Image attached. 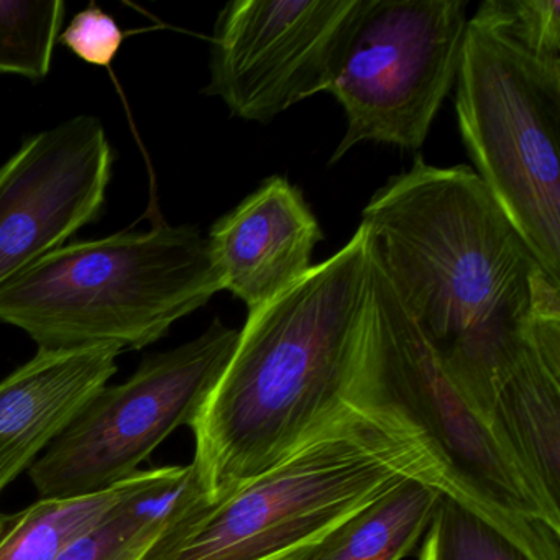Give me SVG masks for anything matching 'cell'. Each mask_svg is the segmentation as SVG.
Listing matches in <instances>:
<instances>
[{
	"mask_svg": "<svg viewBox=\"0 0 560 560\" xmlns=\"http://www.w3.org/2000/svg\"><path fill=\"white\" fill-rule=\"evenodd\" d=\"M222 291L192 225L73 242L0 288V323L38 350H140Z\"/></svg>",
	"mask_w": 560,
	"mask_h": 560,
	"instance_id": "obj_5",
	"label": "cell"
},
{
	"mask_svg": "<svg viewBox=\"0 0 560 560\" xmlns=\"http://www.w3.org/2000/svg\"><path fill=\"white\" fill-rule=\"evenodd\" d=\"M12 514L0 513V537L8 529L9 524H11Z\"/></svg>",
	"mask_w": 560,
	"mask_h": 560,
	"instance_id": "obj_22",
	"label": "cell"
},
{
	"mask_svg": "<svg viewBox=\"0 0 560 560\" xmlns=\"http://www.w3.org/2000/svg\"><path fill=\"white\" fill-rule=\"evenodd\" d=\"M65 12L61 0H0V74L44 81Z\"/></svg>",
	"mask_w": 560,
	"mask_h": 560,
	"instance_id": "obj_17",
	"label": "cell"
},
{
	"mask_svg": "<svg viewBox=\"0 0 560 560\" xmlns=\"http://www.w3.org/2000/svg\"><path fill=\"white\" fill-rule=\"evenodd\" d=\"M113 163L101 120L78 116L0 166V288L100 218Z\"/></svg>",
	"mask_w": 560,
	"mask_h": 560,
	"instance_id": "obj_10",
	"label": "cell"
},
{
	"mask_svg": "<svg viewBox=\"0 0 560 560\" xmlns=\"http://www.w3.org/2000/svg\"><path fill=\"white\" fill-rule=\"evenodd\" d=\"M442 491L406 478L337 527L307 560H402L421 547Z\"/></svg>",
	"mask_w": 560,
	"mask_h": 560,
	"instance_id": "obj_14",
	"label": "cell"
},
{
	"mask_svg": "<svg viewBox=\"0 0 560 560\" xmlns=\"http://www.w3.org/2000/svg\"><path fill=\"white\" fill-rule=\"evenodd\" d=\"M434 467L396 419L347 405L280 464L218 501H185L142 560H307L353 514Z\"/></svg>",
	"mask_w": 560,
	"mask_h": 560,
	"instance_id": "obj_3",
	"label": "cell"
},
{
	"mask_svg": "<svg viewBox=\"0 0 560 560\" xmlns=\"http://www.w3.org/2000/svg\"><path fill=\"white\" fill-rule=\"evenodd\" d=\"M363 225V224H362ZM369 250L365 317L343 401L401 422L422 445L442 494L477 514L530 560H560V513L442 370Z\"/></svg>",
	"mask_w": 560,
	"mask_h": 560,
	"instance_id": "obj_4",
	"label": "cell"
},
{
	"mask_svg": "<svg viewBox=\"0 0 560 560\" xmlns=\"http://www.w3.org/2000/svg\"><path fill=\"white\" fill-rule=\"evenodd\" d=\"M366 0H234L215 22L205 94L268 124L330 93Z\"/></svg>",
	"mask_w": 560,
	"mask_h": 560,
	"instance_id": "obj_9",
	"label": "cell"
},
{
	"mask_svg": "<svg viewBox=\"0 0 560 560\" xmlns=\"http://www.w3.org/2000/svg\"><path fill=\"white\" fill-rule=\"evenodd\" d=\"M491 429L560 513V330L537 339L498 393Z\"/></svg>",
	"mask_w": 560,
	"mask_h": 560,
	"instance_id": "obj_13",
	"label": "cell"
},
{
	"mask_svg": "<svg viewBox=\"0 0 560 560\" xmlns=\"http://www.w3.org/2000/svg\"><path fill=\"white\" fill-rule=\"evenodd\" d=\"M237 340L238 330L214 319L196 339L145 357L126 382L101 388L28 468L40 497H86L136 475L170 434L192 424Z\"/></svg>",
	"mask_w": 560,
	"mask_h": 560,
	"instance_id": "obj_7",
	"label": "cell"
},
{
	"mask_svg": "<svg viewBox=\"0 0 560 560\" xmlns=\"http://www.w3.org/2000/svg\"><path fill=\"white\" fill-rule=\"evenodd\" d=\"M418 560H432V540L429 530L422 539L421 547H419Z\"/></svg>",
	"mask_w": 560,
	"mask_h": 560,
	"instance_id": "obj_21",
	"label": "cell"
},
{
	"mask_svg": "<svg viewBox=\"0 0 560 560\" xmlns=\"http://www.w3.org/2000/svg\"><path fill=\"white\" fill-rule=\"evenodd\" d=\"M455 83L475 173L560 283V61L534 57L477 11Z\"/></svg>",
	"mask_w": 560,
	"mask_h": 560,
	"instance_id": "obj_6",
	"label": "cell"
},
{
	"mask_svg": "<svg viewBox=\"0 0 560 560\" xmlns=\"http://www.w3.org/2000/svg\"><path fill=\"white\" fill-rule=\"evenodd\" d=\"M360 224L442 370L490 424L524 353L560 330L559 281L465 165L418 156L372 196Z\"/></svg>",
	"mask_w": 560,
	"mask_h": 560,
	"instance_id": "obj_1",
	"label": "cell"
},
{
	"mask_svg": "<svg viewBox=\"0 0 560 560\" xmlns=\"http://www.w3.org/2000/svg\"><path fill=\"white\" fill-rule=\"evenodd\" d=\"M432 560H530L467 508L442 494L429 527Z\"/></svg>",
	"mask_w": 560,
	"mask_h": 560,
	"instance_id": "obj_18",
	"label": "cell"
},
{
	"mask_svg": "<svg viewBox=\"0 0 560 560\" xmlns=\"http://www.w3.org/2000/svg\"><path fill=\"white\" fill-rule=\"evenodd\" d=\"M464 0H366L329 94L347 129L330 163L362 142L419 150L457 81Z\"/></svg>",
	"mask_w": 560,
	"mask_h": 560,
	"instance_id": "obj_8",
	"label": "cell"
},
{
	"mask_svg": "<svg viewBox=\"0 0 560 560\" xmlns=\"http://www.w3.org/2000/svg\"><path fill=\"white\" fill-rule=\"evenodd\" d=\"M58 42L84 63L109 68L122 47L124 32L103 9L90 4L78 12Z\"/></svg>",
	"mask_w": 560,
	"mask_h": 560,
	"instance_id": "obj_20",
	"label": "cell"
},
{
	"mask_svg": "<svg viewBox=\"0 0 560 560\" xmlns=\"http://www.w3.org/2000/svg\"><path fill=\"white\" fill-rule=\"evenodd\" d=\"M477 11L534 57L560 61L559 0H487Z\"/></svg>",
	"mask_w": 560,
	"mask_h": 560,
	"instance_id": "obj_19",
	"label": "cell"
},
{
	"mask_svg": "<svg viewBox=\"0 0 560 560\" xmlns=\"http://www.w3.org/2000/svg\"><path fill=\"white\" fill-rule=\"evenodd\" d=\"M303 192L283 176L265 179L209 232V257L222 291L260 310L303 280L323 241Z\"/></svg>",
	"mask_w": 560,
	"mask_h": 560,
	"instance_id": "obj_11",
	"label": "cell"
},
{
	"mask_svg": "<svg viewBox=\"0 0 560 560\" xmlns=\"http://www.w3.org/2000/svg\"><path fill=\"white\" fill-rule=\"evenodd\" d=\"M137 471L122 483L74 498H40L12 514L0 537V560H58L78 540L100 526L107 514L139 483Z\"/></svg>",
	"mask_w": 560,
	"mask_h": 560,
	"instance_id": "obj_16",
	"label": "cell"
},
{
	"mask_svg": "<svg viewBox=\"0 0 560 560\" xmlns=\"http://www.w3.org/2000/svg\"><path fill=\"white\" fill-rule=\"evenodd\" d=\"M202 493L189 465L142 470L139 483L58 560H142L172 514Z\"/></svg>",
	"mask_w": 560,
	"mask_h": 560,
	"instance_id": "obj_15",
	"label": "cell"
},
{
	"mask_svg": "<svg viewBox=\"0 0 560 560\" xmlns=\"http://www.w3.org/2000/svg\"><path fill=\"white\" fill-rule=\"evenodd\" d=\"M119 350H38L0 380V493L117 373Z\"/></svg>",
	"mask_w": 560,
	"mask_h": 560,
	"instance_id": "obj_12",
	"label": "cell"
},
{
	"mask_svg": "<svg viewBox=\"0 0 560 560\" xmlns=\"http://www.w3.org/2000/svg\"><path fill=\"white\" fill-rule=\"evenodd\" d=\"M369 294L366 229L290 290L248 313L189 425L191 467L218 501L280 464L343 408Z\"/></svg>",
	"mask_w": 560,
	"mask_h": 560,
	"instance_id": "obj_2",
	"label": "cell"
}]
</instances>
